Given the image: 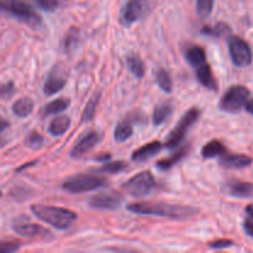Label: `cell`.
Instances as JSON below:
<instances>
[{
	"mask_svg": "<svg viewBox=\"0 0 253 253\" xmlns=\"http://www.w3.org/2000/svg\"><path fill=\"white\" fill-rule=\"evenodd\" d=\"M127 210L138 215H151V216H162L168 219H187L198 214L199 210L185 205L167 204V203H132L127 205Z\"/></svg>",
	"mask_w": 253,
	"mask_h": 253,
	"instance_id": "6da1fadb",
	"label": "cell"
},
{
	"mask_svg": "<svg viewBox=\"0 0 253 253\" xmlns=\"http://www.w3.org/2000/svg\"><path fill=\"white\" fill-rule=\"evenodd\" d=\"M30 210L37 219L51 225L57 230L69 229V226L78 219L76 211L66 209V208L35 204L31 205Z\"/></svg>",
	"mask_w": 253,
	"mask_h": 253,
	"instance_id": "7a4b0ae2",
	"label": "cell"
},
{
	"mask_svg": "<svg viewBox=\"0 0 253 253\" xmlns=\"http://www.w3.org/2000/svg\"><path fill=\"white\" fill-rule=\"evenodd\" d=\"M0 6L2 11L7 12L32 29H40L42 26L41 16L31 5L22 0H0Z\"/></svg>",
	"mask_w": 253,
	"mask_h": 253,
	"instance_id": "3957f363",
	"label": "cell"
},
{
	"mask_svg": "<svg viewBox=\"0 0 253 253\" xmlns=\"http://www.w3.org/2000/svg\"><path fill=\"white\" fill-rule=\"evenodd\" d=\"M200 109L198 108H190L189 110L185 111L184 115L180 118V120L178 121V124L175 125V127L173 128L169 132V135L167 136L165 142V147L168 150H173L175 147H179L182 145L183 141L185 140V136H187L188 130L199 120L200 118Z\"/></svg>",
	"mask_w": 253,
	"mask_h": 253,
	"instance_id": "277c9868",
	"label": "cell"
},
{
	"mask_svg": "<svg viewBox=\"0 0 253 253\" xmlns=\"http://www.w3.org/2000/svg\"><path fill=\"white\" fill-rule=\"evenodd\" d=\"M108 185L106 178L95 174H76L62 183V189L72 194L93 192Z\"/></svg>",
	"mask_w": 253,
	"mask_h": 253,
	"instance_id": "5b68a950",
	"label": "cell"
},
{
	"mask_svg": "<svg viewBox=\"0 0 253 253\" xmlns=\"http://www.w3.org/2000/svg\"><path fill=\"white\" fill-rule=\"evenodd\" d=\"M251 91L244 85H232L225 91L221 100L219 103V108L221 111L230 114H236L241 111L249 103V98Z\"/></svg>",
	"mask_w": 253,
	"mask_h": 253,
	"instance_id": "8992f818",
	"label": "cell"
},
{
	"mask_svg": "<svg viewBox=\"0 0 253 253\" xmlns=\"http://www.w3.org/2000/svg\"><path fill=\"white\" fill-rule=\"evenodd\" d=\"M155 185L156 180L152 173L148 172V170H143V172L137 173L130 179L124 182L121 188L132 197L140 198L147 195L155 188Z\"/></svg>",
	"mask_w": 253,
	"mask_h": 253,
	"instance_id": "52a82bcc",
	"label": "cell"
},
{
	"mask_svg": "<svg viewBox=\"0 0 253 253\" xmlns=\"http://www.w3.org/2000/svg\"><path fill=\"white\" fill-rule=\"evenodd\" d=\"M150 12L148 0H127L121 10L120 21L125 27L145 19Z\"/></svg>",
	"mask_w": 253,
	"mask_h": 253,
	"instance_id": "ba28073f",
	"label": "cell"
},
{
	"mask_svg": "<svg viewBox=\"0 0 253 253\" xmlns=\"http://www.w3.org/2000/svg\"><path fill=\"white\" fill-rule=\"evenodd\" d=\"M12 230L20 236L29 237V239H41L48 240L52 239L51 232L44 229L41 225H37L32 222L31 220L27 219L26 216H17L12 220L11 222Z\"/></svg>",
	"mask_w": 253,
	"mask_h": 253,
	"instance_id": "9c48e42d",
	"label": "cell"
},
{
	"mask_svg": "<svg viewBox=\"0 0 253 253\" xmlns=\"http://www.w3.org/2000/svg\"><path fill=\"white\" fill-rule=\"evenodd\" d=\"M229 52L232 62L237 67H247L252 62V51L250 44L240 36L229 37Z\"/></svg>",
	"mask_w": 253,
	"mask_h": 253,
	"instance_id": "30bf717a",
	"label": "cell"
},
{
	"mask_svg": "<svg viewBox=\"0 0 253 253\" xmlns=\"http://www.w3.org/2000/svg\"><path fill=\"white\" fill-rule=\"evenodd\" d=\"M101 140H103V133L95 130L88 131L72 147V150L69 151V157L73 158V160H78V158L83 157L86 152L93 150Z\"/></svg>",
	"mask_w": 253,
	"mask_h": 253,
	"instance_id": "8fae6325",
	"label": "cell"
},
{
	"mask_svg": "<svg viewBox=\"0 0 253 253\" xmlns=\"http://www.w3.org/2000/svg\"><path fill=\"white\" fill-rule=\"evenodd\" d=\"M124 198L116 192H104L93 195L88 199V205L93 209L116 210L121 207Z\"/></svg>",
	"mask_w": 253,
	"mask_h": 253,
	"instance_id": "7c38bea8",
	"label": "cell"
},
{
	"mask_svg": "<svg viewBox=\"0 0 253 253\" xmlns=\"http://www.w3.org/2000/svg\"><path fill=\"white\" fill-rule=\"evenodd\" d=\"M222 190L226 195L235 198H249L253 195V183L230 179L222 184Z\"/></svg>",
	"mask_w": 253,
	"mask_h": 253,
	"instance_id": "4fadbf2b",
	"label": "cell"
},
{
	"mask_svg": "<svg viewBox=\"0 0 253 253\" xmlns=\"http://www.w3.org/2000/svg\"><path fill=\"white\" fill-rule=\"evenodd\" d=\"M67 83V76L66 73L62 72L61 68L54 67L51 72H49L48 77L44 81L43 84V93L46 95H53V94L58 93L59 90L64 88Z\"/></svg>",
	"mask_w": 253,
	"mask_h": 253,
	"instance_id": "5bb4252c",
	"label": "cell"
},
{
	"mask_svg": "<svg viewBox=\"0 0 253 253\" xmlns=\"http://www.w3.org/2000/svg\"><path fill=\"white\" fill-rule=\"evenodd\" d=\"M253 162V160L247 155H236V153H224L220 156L219 163L221 167L226 169H240V168L249 167Z\"/></svg>",
	"mask_w": 253,
	"mask_h": 253,
	"instance_id": "9a60e30c",
	"label": "cell"
},
{
	"mask_svg": "<svg viewBox=\"0 0 253 253\" xmlns=\"http://www.w3.org/2000/svg\"><path fill=\"white\" fill-rule=\"evenodd\" d=\"M163 146L165 145L161 143L160 141H152V142L146 143L142 147L133 151L132 156H131V160H132L133 162H143V161L150 160V158H152L153 156H156L161 150H162Z\"/></svg>",
	"mask_w": 253,
	"mask_h": 253,
	"instance_id": "2e32d148",
	"label": "cell"
},
{
	"mask_svg": "<svg viewBox=\"0 0 253 253\" xmlns=\"http://www.w3.org/2000/svg\"><path fill=\"white\" fill-rule=\"evenodd\" d=\"M197 79L199 81V83L203 86H205L207 89L211 91H217L219 90V85H217V81L215 79L214 73L211 71V67L209 63L205 62L204 64H202L200 67L197 68Z\"/></svg>",
	"mask_w": 253,
	"mask_h": 253,
	"instance_id": "e0dca14e",
	"label": "cell"
},
{
	"mask_svg": "<svg viewBox=\"0 0 253 253\" xmlns=\"http://www.w3.org/2000/svg\"><path fill=\"white\" fill-rule=\"evenodd\" d=\"M189 151H190L189 145L182 146V147L178 148L177 152L173 153L172 156L158 161V162L156 163V167H157V169L162 170V172H167V170H169L170 168L174 167L178 162H180V161H182L183 158L189 153Z\"/></svg>",
	"mask_w": 253,
	"mask_h": 253,
	"instance_id": "ac0fdd59",
	"label": "cell"
},
{
	"mask_svg": "<svg viewBox=\"0 0 253 253\" xmlns=\"http://www.w3.org/2000/svg\"><path fill=\"white\" fill-rule=\"evenodd\" d=\"M133 135V121L130 116L121 120L114 131V138L118 143H123Z\"/></svg>",
	"mask_w": 253,
	"mask_h": 253,
	"instance_id": "d6986e66",
	"label": "cell"
},
{
	"mask_svg": "<svg viewBox=\"0 0 253 253\" xmlns=\"http://www.w3.org/2000/svg\"><path fill=\"white\" fill-rule=\"evenodd\" d=\"M227 152V148L225 147L224 143L219 140H211L205 143L204 147L202 148V156L204 160H211V158L220 157L224 153Z\"/></svg>",
	"mask_w": 253,
	"mask_h": 253,
	"instance_id": "ffe728a7",
	"label": "cell"
},
{
	"mask_svg": "<svg viewBox=\"0 0 253 253\" xmlns=\"http://www.w3.org/2000/svg\"><path fill=\"white\" fill-rule=\"evenodd\" d=\"M185 59L194 68H198L207 61V52L200 46H192L185 52Z\"/></svg>",
	"mask_w": 253,
	"mask_h": 253,
	"instance_id": "44dd1931",
	"label": "cell"
},
{
	"mask_svg": "<svg viewBox=\"0 0 253 253\" xmlns=\"http://www.w3.org/2000/svg\"><path fill=\"white\" fill-rule=\"evenodd\" d=\"M35 103L31 98L29 96H24L20 98L12 104V113L17 116V118H27L30 114L34 111Z\"/></svg>",
	"mask_w": 253,
	"mask_h": 253,
	"instance_id": "7402d4cb",
	"label": "cell"
},
{
	"mask_svg": "<svg viewBox=\"0 0 253 253\" xmlns=\"http://www.w3.org/2000/svg\"><path fill=\"white\" fill-rule=\"evenodd\" d=\"M126 64H127V68L136 78L141 79L143 78L146 73V67L145 62L142 61L138 54L136 53H130L126 56Z\"/></svg>",
	"mask_w": 253,
	"mask_h": 253,
	"instance_id": "603a6c76",
	"label": "cell"
},
{
	"mask_svg": "<svg viewBox=\"0 0 253 253\" xmlns=\"http://www.w3.org/2000/svg\"><path fill=\"white\" fill-rule=\"evenodd\" d=\"M71 126V118L67 115H58L49 123L48 132L52 136H61L68 131Z\"/></svg>",
	"mask_w": 253,
	"mask_h": 253,
	"instance_id": "cb8c5ba5",
	"label": "cell"
},
{
	"mask_svg": "<svg viewBox=\"0 0 253 253\" xmlns=\"http://www.w3.org/2000/svg\"><path fill=\"white\" fill-rule=\"evenodd\" d=\"M81 40H82L81 30L77 29V27H72V29L68 31V34L66 35V37H64L62 47H63V49L67 52V53H72L74 49L78 48L79 43H81Z\"/></svg>",
	"mask_w": 253,
	"mask_h": 253,
	"instance_id": "d4e9b609",
	"label": "cell"
},
{
	"mask_svg": "<svg viewBox=\"0 0 253 253\" xmlns=\"http://www.w3.org/2000/svg\"><path fill=\"white\" fill-rule=\"evenodd\" d=\"M69 103H71V101H69V99H66V98L56 99V100L46 104V105L42 108V110H41L42 116H43V118H46V116L62 113V111H64L66 109H68Z\"/></svg>",
	"mask_w": 253,
	"mask_h": 253,
	"instance_id": "484cf974",
	"label": "cell"
},
{
	"mask_svg": "<svg viewBox=\"0 0 253 253\" xmlns=\"http://www.w3.org/2000/svg\"><path fill=\"white\" fill-rule=\"evenodd\" d=\"M173 113V106L169 103H162L156 105L155 110L152 114V121L155 126H160L167 120Z\"/></svg>",
	"mask_w": 253,
	"mask_h": 253,
	"instance_id": "4316f807",
	"label": "cell"
},
{
	"mask_svg": "<svg viewBox=\"0 0 253 253\" xmlns=\"http://www.w3.org/2000/svg\"><path fill=\"white\" fill-rule=\"evenodd\" d=\"M155 81L161 89L166 93H170L173 90V81L169 72L165 68L155 69Z\"/></svg>",
	"mask_w": 253,
	"mask_h": 253,
	"instance_id": "83f0119b",
	"label": "cell"
},
{
	"mask_svg": "<svg viewBox=\"0 0 253 253\" xmlns=\"http://www.w3.org/2000/svg\"><path fill=\"white\" fill-rule=\"evenodd\" d=\"M202 34L212 37H224L231 34V27L225 22H219L214 26H204L202 29Z\"/></svg>",
	"mask_w": 253,
	"mask_h": 253,
	"instance_id": "f1b7e54d",
	"label": "cell"
},
{
	"mask_svg": "<svg viewBox=\"0 0 253 253\" xmlns=\"http://www.w3.org/2000/svg\"><path fill=\"white\" fill-rule=\"evenodd\" d=\"M100 101V93H95L89 101L86 103L85 108L83 110V115H82V123H86V121H91L95 116L96 108H98V104Z\"/></svg>",
	"mask_w": 253,
	"mask_h": 253,
	"instance_id": "f546056e",
	"label": "cell"
},
{
	"mask_svg": "<svg viewBox=\"0 0 253 253\" xmlns=\"http://www.w3.org/2000/svg\"><path fill=\"white\" fill-rule=\"evenodd\" d=\"M127 163L125 161H116V162H105L96 172L108 173V174H115V173L123 172L127 168Z\"/></svg>",
	"mask_w": 253,
	"mask_h": 253,
	"instance_id": "4dcf8cb0",
	"label": "cell"
},
{
	"mask_svg": "<svg viewBox=\"0 0 253 253\" xmlns=\"http://www.w3.org/2000/svg\"><path fill=\"white\" fill-rule=\"evenodd\" d=\"M215 0H197V14L200 19H208L214 9Z\"/></svg>",
	"mask_w": 253,
	"mask_h": 253,
	"instance_id": "1f68e13d",
	"label": "cell"
},
{
	"mask_svg": "<svg viewBox=\"0 0 253 253\" xmlns=\"http://www.w3.org/2000/svg\"><path fill=\"white\" fill-rule=\"evenodd\" d=\"M43 136L40 132H37V131H31V132L26 136V140H25V145H26L30 150L34 151L40 150V148L43 146Z\"/></svg>",
	"mask_w": 253,
	"mask_h": 253,
	"instance_id": "d6a6232c",
	"label": "cell"
},
{
	"mask_svg": "<svg viewBox=\"0 0 253 253\" xmlns=\"http://www.w3.org/2000/svg\"><path fill=\"white\" fill-rule=\"evenodd\" d=\"M31 1L44 11H54L59 5L58 0H31Z\"/></svg>",
	"mask_w": 253,
	"mask_h": 253,
	"instance_id": "836d02e7",
	"label": "cell"
},
{
	"mask_svg": "<svg viewBox=\"0 0 253 253\" xmlns=\"http://www.w3.org/2000/svg\"><path fill=\"white\" fill-rule=\"evenodd\" d=\"M247 217L244 221V229L249 236L253 237V204L246 207Z\"/></svg>",
	"mask_w": 253,
	"mask_h": 253,
	"instance_id": "e575fe53",
	"label": "cell"
},
{
	"mask_svg": "<svg viewBox=\"0 0 253 253\" xmlns=\"http://www.w3.org/2000/svg\"><path fill=\"white\" fill-rule=\"evenodd\" d=\"M15 93V84L14 82L9 81L5 82V83L1 84V90H0V95H1L2 100H6L9 99L12 94Z\"/></svg>",
	"mask_w": 253,
	"mask_h": 253,
	"instance_id": "d590c367",
	"label": "cell"
},
{
	"mask_svg": "<svg viewBox=\"0 0 253 253\" xmlns=\"http://www.w3.org/2000/svg\"><path fill=\"white\" fill-rule=\"evenodd\" d=\"M208 245H209L210 249L222 250V249H227V247H232L235 244H234V241H232V240L219 239V240H215V241L209 242Z\"/></svg>",
	"mask_w": 253,
	"mask_h": 253,
	"instance_id": "8d00e7d4",
	"label": "cell"
},
{
	"mask_svg": "<svg viewBox=\"0 0 253 253\" xmlns=\"http://www.w3.org/2000/svg\"><path fill=\"white\" fill-rule=\"evenodd\" d=\"M21 242L19 241H2L1 242V251L2 253H12L21 247Z\"/></svg>",
	"mask_w": 253,
	"mask_h": 253,
	"instance_id": "74e56055",
	"label": "cell"
},
{
	"mask_svg": "<svg viewBox=\"0 0 253 253\" xmlns=\"http://www.w3.org/2000/svg\"><path fill=\"white\" fill-rule=\"evenodd\" d=\"M111 158V155L110 153H100L99 156H96L95 158H94V161H96V162H108L109 160Z\"/></svg>",
	"mask_w": 253,
	"mask_h": 253,
	"instance_id": "f35d334b",
	"label": "cell"
},
{
	"mask_svg": "<svg viewBox=\"0 0 253 253\" xmlns=\"http://www.w3.org/2000/svg\"><path fill=\"white\" fill-rule=\"evenodd\" d=\"M245 109H246L247 111H249L250 114H253V99L249 101V103L246 104V106H245Z\"/></svg>",
	"mask_w": 253,
	"mask_h": 253,
	"instance_id": "ab89813d",
	"label": "cell"
},
{
	"mask_svg": "<svg viewBox=\"0 0 253 253\" xmlns=\"http://www.w3.org/2000/svg\"><path fill=\"white\" fill-rule=\"evenodd\" d=\"M6 127H9V123H7L6 120H4V119H1V126H0V132H4V130Z\"/></svg>",
	"mask_w": 253,
	"mask_h": 253,
	"instance_id": "60d3db41",
	"label": "cell"
},
{
	"mask_svg": "<svg viewBox=\"0 0 253 253\" xmlns=\"http://www.w3.org/2000/svg\"><path fill=\"white\" fill-rule=\"evenodd\" d=\"M35 163H36V161H34V162H30V163H26V165H25V166H22V167L17 168V169H16V172H20V170L25 169V168H27V167H31V166H34V165H35Z\"/></svg>",
	"mask_w": 253,
	"mask_h": 253,
	"instance_id": "b9f144b4",
	"label": "cell"
}]
</instances>
